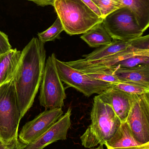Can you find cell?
<instances>
[{"mask_svg": "<svg viewBox=\"0 0 149 149\" xmlns=\"http://www.w3.org/2000/svg\"><path fill=\"white\" fill-rule=\"evenodd\" d=\"M46 59L44 44L33 38L22 51L13 80L21 119L31 108L42 81Z\"/></svg>", "mask_w": 149, "mask_h": 149, "instance_id": "1", "label": "cell"}, {"mask_svg": "<svg viewBox=\"0 0 149 149\" xmlns=\"http://www.w3.org/2000/svg\"><path fill=\"white\" fill-rule=\"evenodd\" d=\"M116 88L129 94L141 95L149 93V87L132 81H121L115 85Z\"/></svg>", "mask_w": 149, "mask_h": 149, "instance_id": "21", "label": "cell"}, {"mask_svg": "<svg viewBox=\"0 0 149 149\" xmlns=\"http://www.w3.org/2000/svg\"><path fill=\"white\" fill-rule=\"evenodd\" d=\"M129 149H149V143L143 144L137 147H134Z\"/></svg>", "mask_w": 149, "mask_h": 149, "instance_id": "29", "label": "cell"}, {"mask_svg": "<svg viewBox=\"0 0 149 149\" xmlns=\"http://www.w3.org/2000/svg\"><path fill=\"white\" fill-rule=\"evenodd\" d=\"M91 119V125L80 137L82 145L87 148L99 144L105 145L113 136L122 123L112 107L98 95L94 98Z\"/></svg>", "mask_w": 149, "mask_h": 149, "instance_id": "2", "label": "cell"}, {"mask_svg": "<svg viewBox=\"0 0 149 149\" xmlns=\"http://www.w3.org/2000/svg\"><path fill=\"white\" fill-rule=\"evenodd\" d=\"M124 6L134 13L141 28L145 31L149 26V0H122Z\"/></svg>", "mask_w": 149, "mask_h": 149, "instance_id": "18", "label": "cell"}, {"mask_svg": "<svg viewBox=\"0 0 149 149\" xmlns=\"http://www.w3.org/2000/svg\"><path fill=\"white\" fill-rule=\"evenodd\" d=\"M130 46L142 50H149V35L140 37L128 41Z\"/></svg>", "mask_w": 149, "mask_h": 149, "instance_id": "23", "label": "cell"}, {"mask_svg": "<svg viewBox=\"0 0 149 149\" xmlns=\"http://www.w3.org/2000/svg\"><path fill=\"white\" fill-rule=\"evenodd\" d=\"M80 38L92 48L108 45L110 44L113 40L104 28L102 22L94 25L83 34Z\"/></svg>", "mask_w": 149, "mask_h": 149, "instance_id": "16", "label": "cell"}, {"mask_svg": "<svg viewBox=\"0 0 149 149\" xmlns=\"http://www.w3.org/2000/svg\"><path fill=\"white\" fill-rule=\"evenodd\" d=\"M22 120L13 80L0 86V138L5 143L18 138Z\"/></svg>", "mask_w": 149, "mask_h": 149, "instance_id": "4", "label": "cell"}, {"mask_svg": "<svg viewBox=\"0 0 149 149\" xmlns=\"http://www.w3.org/2000/svg\"><path fill=\"white\" fill-rule=\"evenodd\" d=\"M85 5H86L91 10H92L95 14L99 17L103 18L101 13L97 5L92 0H81Z\"/></svg>", "mask_w": 149, "mask_h": 149, "instance_id": "27", "label": "cell"}, {"mask_svg": "<svg viewBox=\"0 0 149 149\" xmlns=\"http://www.w3.org/2000/svg\"><path fill=\"white\" fill-rule=\"evenodd\" d=\"M148 63H149V52L134 55L123 59L117 63L113 69L105 72L113 74V72L118 69H129L141 65Z\"/></svg>", "mask_w": 149, "mask_h": 149, "instance_id": "19", "label": "cell"}, {"mask_svg": "<svg viewBox=\"0 0 149 149\" xmlns=\"http://www.w3.org/2000/svg\"><path fill=\"white\" fill-rule=\"evenodd\" d=\"M53 6L64 31L71 36L84 34L103 21L81 0H55Z\"/></svg>", "mask_w": 149, "mask_h": 149, "instance_id": "3", "label": "cell"}, {"mask_svg": "<svg viewBox=\"0 0 149 149\" xmlns=\"http://www.w3.org/2000/svg\"><path fill=\"white\" fill-rule=\"evenodd\" d=\"M148 50L137 49L130 46L125 50L114 55L95 61L80 59L66 62L71 67L85 74L104 73L113 69L117 63L123 59L138 54L148 53Z\"/></svg>", "mask_w": 149, "mask_h": 149, "instance_id": "9", "label": "cell"}, {"mask_svg": "<svg viewBox=\"0 0 149 149\" xmlns=\"http://www.w3.org/2000/svg\"><path fill=\"white\" fill-rule=\"evenodd\" d=\"M105 145L107 149H129L143 144L135 140L126 121L122 123L113 136Z\"/></svg>", "mask_w": 149, "mask_h": 149, "instance_id": "14", "label": "cell"}, {"mask_svg": "<svg viewBox=\"0 0 149 149\" xmlns=\"http://www.w3.org/2000/svg\"><path fill=\"white\" fill-rule=\"evenodd\" d=\"M71 109L70 107L65 114L46 132L34 142L26 145L24 149H43L57 141L66 140L67 132L71 125Z\"/></svg>", "mask_w": 149, "mask_h": 149, "instance_id": "12", "label": "cell"}, {"mask_svg": "<svg viewBox=\"0 0 149 149\" xmlns=\"http://www.w3.org/2000/svg\"><path fill=\"white\" fill-rule=\"evenodd\" d=\"M121 81H132L149 87V63L129 69H118L113 72Z\"/></svg>", "mask_w": 149, "mask_h": 149, "instance_id": "15", "label": "cell"}, {"mask_svg": "<svg viewBox=\"0 0 149 149\" xmlns=\"http://www.w3.org/2000/svg\"><path fill=\"white\" fill-rule=\"evenodd\" d=\"M21 56L22 51L16 49L0 55V86L13 79Z\"/></svg>", "mask_w": 149, "mask_h": 149, "instance_id": "13", "label": "cell"}, {"mask_svg": "<svg viewBox=\"0 0 149 149\" xmlns=\"http://www.w3.org/2000/svg\"><path fill=\"white\" fill-rule=\"evenodd\" d=\"M62 108L46 109L24 124L18 135V140L25 145L34 142L63 116Z\"/></svg>", "mask_w": 149, "mask_h": 149, "instance_id": "10", "label": "cell"}, {"mask_svg": "<svg viewBox=\"0 0 149 149\" xmlns=\"http://www.w3.org/2000/svg\"><path fill=\"white\" fill-rule=\"evenodd\" d=\"M126 122L136 141L149 143V93L136 95Z\"/></svg>", "mask_w": 149, "mask_h": 149, "instance_id": "8", "label": "cell"}, {"mask_svg": "<svg viewBox=\"0 0 149 149\" xmlns=\"http://www.w3.org/2000/svg\"><path fill=\"white\" fill-rule=\"evenodd\" d=\"M11 49L8 36L0 31V55L7 52Z\"/></svg>", "mask_w": 149, "mask_h": 149, "instance_id": "26", "label": "cell"}, {"mask_svg": "<svg viewBox=\"0 0 149 149\" xmlns=\"http://www.w3.org/2000/svg\"><path fill=\"white\" fill-rule=\"evenodd\" d=\"M64 31L61 21L57 17L54 23L49 29L38 34V39L43 44L49 41H54L59 38L60 33Z\"/></svg>", "mask_w": 149, "mask_h": 149, "instance_id": "20", "label": "cell"}, {"mask_svg": "<svg viewBox=\"0 0 149 149\" xmlns=\"http://www.w3.org/2000/svg\"><path fill=\"white\" fill-rule=\"evenodd\" d=\"M89 77L95 79L102 81L106 82L116 85L121 82L114 74L107 73H97L87 74Z\"/></svg>", "mask_w": 149, "mask_h": 149, "instance_id": "24", "label": "cell"}, {"mask_svg": "<svg viewBox=\"0 0 149 149\" xmlns=\"http://www.w3.org/2000/svg\"><path fill=\"white\" fill-rule=\"evenodd\" d=\"M27 1L32 2L37 4L38 6L45 7L48 5L53 6L55 0H27Z\"/></svg>", "mask_w": 149, "mask_h": 149, "instance_id": "28", "label": "cell"}, {"mask_svg": "<svg viewBox=\"0 0 149 149\" xmlns=\"http://www.w3.org/2000/svg\"><path fill=\"white\" fill-rule=\"evenodd\" d=\"M97 5L101 13L102 17L105 18L112 12L125 7L122 0H92Z\"/></svg>", "mask_w": 149, "mask_h": 149, "instance_id": "22", "label": "cell"}, {"mask_svg": "<svg viewBox=\"0 0 149 149\" xmlns=\"http://www.w3.org/2000/svg\"><path fill=\"white\" fill-rule=\"evenodd\" d=\"M56 58L52 53L45 61L40 84L39 103L46 109L62 108L66 99L65 90L56 67Z\"/></svg>", "mask_w": 149, "mask_h": 149, "instance_id": "5", "label": "cell"}, {"mask_svg": "<svg viewBox=\"0 0 149 149\" xmlns=\"http://www.w3.org/2000/svg\"><path fill=\"white\" fill-rule=\"evenodd\" d=\"M136 95L129 94L115 86L106 89L98 96L113 109L122 123L126 122Z\"/></svg>", "mask_w": 149, "mask_h": 149, "instance_id": "11", "label": "cell"}, {"mask_svg": "<svg viewBox=\"0 0 149 149\" xmlns=\"http://www.w3.org/2000/svg\"><path fill=\"white\" fill-rule=\"evenodd\" d=\"M130 47L128 42L114 40L108 45L102 46L87 55L83 56L87 61H95L114 55Z\"/></svg>", "mask_w": 149, "mask_h": 149, "instance_id": "17", "label": "cell"}, {"mask_svg": "<svg viewBox=\"0 0 149 149\" xmlns=\"http://www.w3.org/2000/svg\"><path fill=\"white\" fill-rule=\"evenodd\" d=\"M56 67L62 81L69 87L74 88L87 97L92 95H99L115 85L95 79L78 70L71 67L66 62L56 58Z\"/></svg>", "mask_w": 149, "mask_h": 149, "instance_id": "7", "label": "cell"}, {"mask_svg": "<svg viewBox=\"0 0 149 149\" xmlns=\"http://www.w3.org/2000/svg\"><path fill=\"white\" fill-rule=\"evenodd\" d=\"M26 145L22 143L18 138H15L9 143L5 144L0 138V149H24Z\"/></svg>", "mask_w": 149, "mask_h": 149, "instance_id": "25", "label": "cell"}, {"mask_svg": "<svg viewBox=\"0 0 149 149\" xmlns=\"http://www.w3.org/2000/svg\"><path fill=\"white\" fill-rule=\"evenodd\" d=\"M105 149L104 148V147H103V145L102 144H100V146L99 147H98V148H94V149Z\"/></svg>", "mask_w": 149, "mask_h": 149, "instance_id": "30", "label": "cell"}, {"mask_svg": "<svg viewBox=\"0 0 149 149\" xmlns=\"http://www.w3.org/2000/svg\"><path fill=\"white\" fill-rule=\"evenodd\" d=\"M102 23L114 40L128 42L141 36L144 32L134 13L127 6L108 15L103 18Z\"/></svg>", "mask_w": 149, "mask_h": 149, "instance_id": "6", "label": "cell"}]
</instances>
